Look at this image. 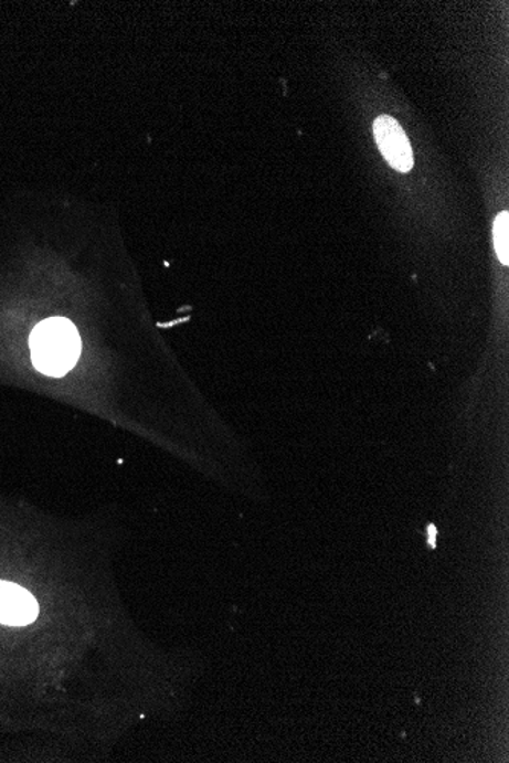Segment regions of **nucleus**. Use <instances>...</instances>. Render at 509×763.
I'll return each instance as SVG.
<instances>
[{"label": "nucleus", "mask_w": 509, "mask_h": 763, "mask_svg": "<svg viewBox=\"0 0 509 763\" xmlns=\"http://www.w3.org/2000/svg\"><path fill=\"white\" fill-rule=\"evenodd\" d=\"M508 229V212H500V214L497 215V219L495 221V227H492V236H495L497 258H499L500 263H502L503 265H508L509 261Z\"/></svg>", "instance_id": "obj_4"}, {"label": "nucleus", "mask_w": 509, "mask_h": 763, "mask_svg": "<svg viewBox=\"0 0 509 763\" xmlns=\"http://www.w3.org/2000/svg\"><path fill=\"white\" fill-rule=\"evenodd\" d=\"M38 613V601L30 592L11 582H0V624L28 625Z\"/></svg>", "instance_id": "obj_3"}, {"label": "nucleus", "mask_w": 509, "mask_h": 763, "mask_svg": "<svg viewBox=\"0 0 509 763\" xmlns=\"http://www.w3.org/2000/svg\"><path fill=\"white\" fill-rule=\"evenodd\" d=\"M377 146L394 170L409 172L414 167V152L403 127L391 116H380L374 123Z\"/></svg>", "instance_id": "obj_2"}, {"label": "nucleus", "mask_w": 509, "mask_h": 763, "mask_svg": "<svg viewBox=\"0 0 509 763\" xmlns=\"http://www.w3.org/2000/svg\"><path fill=\"white\" fill-rule=\"evenodd\" d=\"M32 363L50 377H62L77 363L82 340L75 325L52 317L35 327L30 339Z\"/></svg>", "instance_id": "obj_1"}, {"label": "nucleus", "mask_w": 509, "mask_h": 763, "mask_svg": "<svg viewBox=\"0 0 509 763\" xmlns=\"http://www.w3.org/2000/svg\"><path fill=\"white\" fill-rule=\"evenodd\" d=\"M436 536H438V530H436L435 526H428L427 541L432 549L436 548Z\"/></svg>", "instance_id": "obj_5"}]
</instances>
